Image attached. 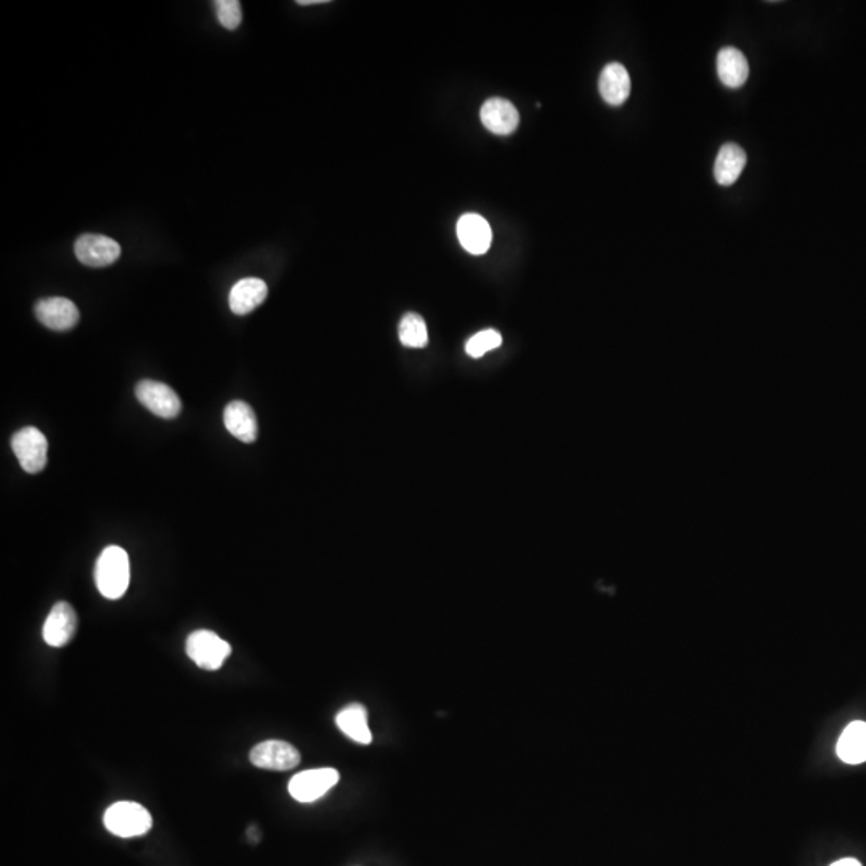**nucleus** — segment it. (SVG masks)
Instances as JSON below:
<instances>
[{
    "instance_id": "1",
    "label": "nucleus",
    "mask_w": 866,
    "mask_h": 866,
    "mask_svg": "<svg viewBox=\"0 0 866 866\" xmlns=\"http://www.w3.org/2000/svg\"><path fill=\"white\" fill-rule=\"evenodd\" d=\"M95 583L105 599L118 600L126 594L130 583V562L122 547L103 549L95 565Z\"/></svg>"
},
{
    "instance_id": "18",
    "label": "nucleus",
    "mask_w": 866,
    "mask_h": 866,
    "mask_svg": "<svg viewBox=\"0 0 866 866\" xmlns=\"http://www.w3.org/2000/svg\"><path fill=\"white\" fill-rule=\"evenodd\" d=\"M336 724L340 732L347 735L350 740L357 741L360 745H369L373 741V735L369 730L368 711L360 703H352L342 709L336 717Z\"/></svg>"
},
{
    "instance_id": "4",
    "label": "nucleus",
    "mask_w": 866,
    "mask_h": 866,
    "mask_svg": "<svg viewBox=\"0 0 866 866\" xmlns=\"http://www.w3.org/2000/svg\"><path fill=\"white\" fill-rule=\"evenodd\" d=\"M12 450L28 474H39L47 466L49 443L44 433L36 427L18 430L12 438Z\"/></svg>"
},
{
    "instance_id": "3",
    "label": "nucleus",
    "mask_w": 866,
    "mask_h": 866,
    "mask_svg": "<svg viewBox=\"0 0 866 866\" xmlns=\"http://www.w3.org/2000/svg\"><path fill=\"white\" fill-rule=\"evenodd\" d=\"M187 655L199 668L217 671L231 655V647L227 640H223L215 632L201 629L188 636Z\"/></svg>"
},
{
    "instance_id": "20",
    "label": "nucleus",
    "mask_w": 866,
    "mask_h": 866,
    "mask_svg": "<svg viewBox=\"0 0 866 866\" xmlns=\"http://www.w3.org/2000/svg\"><path fill=\"white\" fill-rule=\"evenodd\" d=\"M401 344L409 349H422L429 344V332L422 316L416 313H408L403 316L400 328H398Z\"/></svg>"
},
{
    "instance_id": "2",
    "label": "nucleus",
    "mask_w": 866,
    "mask_h": 866,
    "mask_svg": "<svg viewBox=\"0 0 866 866\" xmlns=\"http://www.w3.org/2000/svg\"><path fill=\"white\" fill-rule=\"evenodd\" d=\"M105 826L106 830L119 838H137L151 830L153 818L137 802L121 801L106 810Z\"/></svg>"
},
{
    "instance_id": "13",
    "label": "nucleus",
    "mask_w": 866,
    "mask_h": 866,
    "mask_svg": "<svg viewBox=\"0 0 866 866\" xmlns=\"http://www.w3.org/2000/svg\"><path fill=\"white\" fill-rule=\"evenodd\" d=\"M223 422L228 432L239 442L254 443L259 435V424L254 409L244 401H231L223 411Z\"/></svg>"
},
{
    "instance_id": "23",
    "label": "nucleus",
    "mask_w": 866,
    "mask_h": 866,
    "mask_svg": "<svg viewBox=\"0 0 866 866\" xmlns=\"http://www.w3.org/2000/svg\"><path fill=\"white\" fill-rule=\"evenodd\" d=\"M831 866H862V863L855 860V858H842V860L834 862Z\"/></svg>"
},
{
    "instance_id": "11",
    "label": "nucleus",
    "mask_w": 866,
    "mask_h": 866,
    "mask_svg": "<svg viewBox=\"0 0 866 866\" xmlns=\"http://www.w3.org/2000/svg\"><path fill=\"white\" fill-rule=\"evenodd\" d=\"M456 231H458L459 243L470 254L482 255L490 249L493 233H491L490 223L486 222L482 215H462Z\"/></svg>"
},
{
    "instance_id": "5",
    "label": "nucleus",
    "mask_w": 866,
    "mask_h": 866,
    "mask_svg": "<svg viewBox=\"0 0 866 866\" xmlns=\"http://www.w3.org/2000/svg\"><path fill=\"white\" fill-rule=\"evenodd\" d=\"M339 772L331 767L323 769L305 770L297 773L289 782V794L299 802H315L323 798L324 794L336 786L339 782Z\"/></svg>"
},
{
    "instance_id": "19",
    "label": "nucleus",
    "mask_w": 866,
    "mask_h": 866,
    "mask_svg": "<svg viewBox=\"0 0 866 866\" xmlns=\"http://www.w3.org/2000/svg\"><path fill=\"white\" fill-rule=\"evenodd\" d=\"M836 753L846 764L866 762V722L855 721L847 725L839 738Z\"/></svg>"
},
{
    "instance_id": "9",
    "label": "nucleus",
    "mask_w": 866,
    "mask_h": 866,
    "mask_svg": "<svg viewBox=\"0 0 866 866\" xmlns=\"http://www.w3.org/2000/svg\"><path fill=\"white\" fill-rule=\"evenodd\" d=\"M77 629V616L74 608L66 602L53 605L52 612L47 616L42 629L45 644L60 648L73 640Z\"/></svg>"
},
{
    "instance_id": "22",
    "label": "nucleus",
    "mask_w": 866,
    "mask_h": 866,
    "mask_svg": "<svg viewBox=\"0 0 866 866\" xmlns=\"http://www.w3.org/2000/svg\"><path fill=\"white\" fill-rule=\"evenodd\" d=\"M215 13L219 18L220 25L228 31H235L243 21V12L238 0H215Z\"/></svg>"
},
{
    "instance_id": "16",
    "label": "nucleus",
    "mask_w": 866,
    "mask_h": 866,
    "mask_svg": "<svg viewBox=\"0 0 866 866\" xmlns=\"http://www.w3.org/2000/svg\"><path fill=\"white\" fill-rule=\"evenodd\" d=\"M717 74L722 84L729 89H740L749 77V63L745 55L735 47H724L717 53Z\"/></svg>"
},
{
    "instance_id": "17",
    "label": "nucleus",
    "mask_w": 866,
    "mask_h": 866,
    "mask_svg": "<svg viewBox=\"0 0 866 866\" xmlns=\"http://www.w3.org/2000/svg\"><path fill=\"white\" fill-rule=\"evenodd\" d=\"M746 153L737 143H725L714 162V179L722 187H732L745 169Z\"/></svg>"
},
{
    "instance_id": "10",
    "label": "nucleus",
    "mask_w": 866,
    "mask_h": 866,
    "mask_svg": "<svg viewBox=\"0 0 866 866\" xmlns=\"http://www.w3.org/2000/svg\"><path fill=\"white\" fill-rule=\"evenodd\" d=\"M34 313L37 320L52 331H69L79 323V310L74 302L65 297L39 300L34 307Z\"/></svg>"
},
{
    "instance_id": "8",
    "label": "nucleus",
    "mask_w": 866,
    "mask_h": 866,
    "mask_svg": "<svg viewBox=\"0 0 866 866\" xmlns=\"http://www.w3.org/2000/svg\"><path fill=\"white\" fill-rule=\"evenodd\" d=\"M252 764L259 769L286 772L300 764V753L291 743L281 740L262 741L249 754Z\"/></svg>"
},
{
    "instance_id": "24",
    "label": "nucleus",
    "mask_w": 866,
    "mask_h": 866,
    "mask_svg": "<svg viewBox=\"0 0 866 866\" xmlns=\"http://www.w3.org/2000/svg\"><path fill=\"white\" fill-rule=\"evenodd\" d=\"M299 5H315V4H326V0H299L297 2Z\"/></svg>"
},
{
    "instance_id": "14",
    "label": "nucleus",
    "mask_w": 866,
    "mask_h": 866,
    "mask_svg": "<svg viewBox=\"0 0 866 866\" xmlns=\"http://www.w3.org/2000/svg\"><path fill=\"white\" fill-rule=\"evenodd\" d=\"M599 92L603 100L612 106H621L631 95V77L621 63H610L599 77Z\"/></svg>"
},
{
    "instance_id": "21",
    "label": "nucleus",
    "mask_w": 866,
    "mask_h": 866,
    "mask_svg": "<svg viewBox=\"0 0 866 866\" xmlns=\"http://www.w3.org/2000/svg\"><path fill=\"white\" fill-rule=\"evenodd\" d=\"M501 344L502 337L498 331H494V329H485V331L478 332L474 337H470V339L467 340L466 352L469 357L482 358L483 355L491 352V350L501 347Z\"/></svg>"
},
{
    "instance_id": "7",
    "label": "nucleus",
    "mask_w": 866,
    "mask_h": 866,
    "mask_svg": "<svg viewBox=\"0 0 866 866\" xmlns=\"http://www.w3.org/2000/svg\"><path fill=\"white\" fill-rule=\"evenodd\" d=\"M74 254L87 267H110L121 257V246L108 236L82 235L74 244Z\"/></svg>"
},
{
    "instance_id": "12",
    "label": "nucleus",
    "mask_w": 866,
    "mask_h": 866,
    "mask_svg": "<svg viewBox=\"0 0 866 866\" xmlns=\"http://www.w3.org/2000/svg\"><path fill=\"white\" fill-rule=\"evenodd\" d=\"M483 126L496 135H510L515 132L520 122V114L509 100L490 98L480 110Z\"/></svg>"
},
{
    "instance_id": "15",
    "label": "nucleus",
    "mask_w": 866,
    "mask_h": 866,
    "mask_svg": "<svg viewBox=\"0 0 866 866\" xmlns=\"http://www.w3.org/2000/svg\"><path fill=\"white\" fill-rule=\"evenodd\" d=\"M267 294L268 288L265 281L259 280V278H244L231 289V312L239 316L254 312L255 308L264 304Z\"/></svg>"
},
{
    "instance_id": "6",
    "label": "nucleus",
    "mask_w": 866,
    "mask_h": 866,
    "mask_svg": "<svg viewBox=\"0 0 866 866\" xmlns=\"http://www.w3.org/2000/svg\"><path fill=\"white\" fill-rule=\"evenodd\" d=\"M135 395L148 411L162 419H174L182 411L179 395L162 382L150 381V379L138 382Z\"/></svg>"
}]
</instances>
